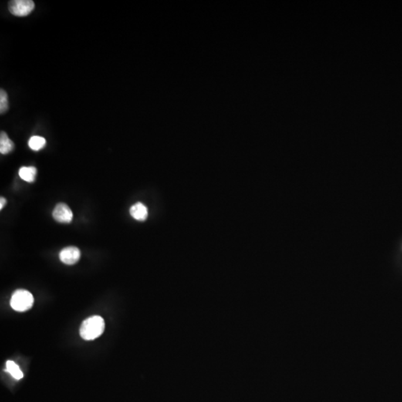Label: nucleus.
<instances>
[{"label": "nucleus", "mask_w": 402, "mask_h": 402, "mask_svg": "<svg viewBox=\"0 0 402 402\" xmlns=\"http://www.w3.org/2000/svg\"><path fill=\"white\" fill-rule=\"evenodd\" d=\"M46 140L42 136H33L30 138L28 146L32 150L38 151L45 147Z\"/></svg>", "instance_id": "9"}, {"label": "nucleus", "mask_w": 402, "mask_h": 402, "mask_svg": "<svg viewBox=\"0 0 402 402\" xmlns=\"http://www.w3.org/2000/svg\"><path fill=\"white\" fill-rule=\"evenodd\" d=\"M35 2L32 0H13L8 2L10 12L17 17H26L35 9Z\"/></svg>", "instance_id": "3"}, {"label": "nucleus", "mask_w": 402, "mask_h": 402, "mask_svg": "<svg viewBox=\"0 0 402 402\" xmlns=\"http://www.w3.org/2000/svg\"><path fill=\"white\" fill-rule=\"evenodd\" d=\"M14 148V144L5 132L1 131L0 135V153L2 154H8Z\"/></svg>", "instance_id": "7"}, {"label": "nucleus", "mask_w": 402, "mask_h": 402, "mask_svg": "<svg viewBox=\"0 0 402 402\" xmlns=\"http://www.w3.org/2000/svg\"><path fill=\"white\" fill-rule=\"evenodd\" d=\"M8 109V100L7 92L3 89L0 90V113H5Z\"/></svg>", "instance_id": "11"}, {"label": "nucleus", "mask_w": 402, "mask_h": 402, "mask_svg": "<svg viewBox=\"0 0 402 402\" xmlns=\"http://www.w3.org/2000/svg\"><path fill=\"white\" fill-rule=\"evenodd\" d=\"M130 214L134 219L144 221L147 219L148 212L147 207L142 203L139 202L132 206L131 208L130 209Z\"/></svg>", "instance_id": "6"}, {"label": "nucleus", "mask_w": 402, "mask_h": 402, "mask_svg": "<svg viewBox=\"0 0 402 402\" xmlns=\"http://www.w3.org/2000/svg\"><path fill=\"white\" fill-rule=\"evenodd\" d=\"M52 216L55 221L61 224H69L73 218V213L69 206L61 203L54 209Z\"/></svg>", "instance_id": "4"}, {"label": "nucleus", "mask_w": 402, "mask_h": 402, "mask_svg": "<svg viewBox=\"0 0 402 402\" xmlns=\"http://www.w3.org/2000/svg\"><path fill=\"white\" fill-rule=\"evenodd\" d=\"M34 302L33 295L29 291L19 289L13 294L10 304L14 311L24 312L29 310L33 306Z\"/></svg>", "instance_id": "2"}, {"label": "nucleus", "mask_w": 402, "mask_h": 402, "mask_svg": "<svg viewBox=\"0 0 402 402\" xmlns=\"http://www.w3.org/2000/svg\"><path fill=\"white\" fill-rule=\"evenodd\" d=\"M105 322L100 316H92L84 321L80 328V335L85 340H92L105 332Z\"/></svg>", "instance_id": "1"}, {"label": "nucleus", "mask_w": 402, "mask_h": 402, "mask_svg": "<svg viewBox=\"0 0 402 402\" xmlns=\"http://www.w3.org/2000/svg\"><path fill=\"white\" fill-rule=\"evenodd\" d=\"M7 200L5 197H1L0 199V210H2L6 204Z\"/></svg>", "instance_id": "12"}, {"label": "nucleus", "mask_w": 402, "mask_h": 402, "mask_svg": "<svg viewBox=\"0 0 402 402\" xmlns=\"http://www.w3.org/2000/svg\"><path fill=\"white\" fill-rule=\"evenodd\" d=\"M6 371L12 376L13 378L20 380L23 377V373L20 369L19 366L11 360H8L6 363Z\"/></svg>", "instance_id": "10"}, {"label": "nucleus", "mask_w": 402, "mask_h": 402, "mask_svg": "<svg viewBox=\"0 0 402 402\" xmlns=\"http://www.w3.org/2000/svg\"><path fill=\"white\" fill-rule=\"evenodd\" d=\"M59 258L65 265H75L80 259V250L76 247H65L60 253Z\"/></svg>", "instance_id": "5"}, {"label": "nucleus", "mask_w": 402, "mask_h": 402, "mask_svg": "<svg viewBox=\"0 0 402 402\" xmlns=\"http://www.w3.org/2000/svg\"><path fill=\"white\" fill-rule=\"evenodd\" d=\"M19 175L24 181L33 183L36 178L37 169L34 166H23L20 169Z\"/></svg>", "instance_id": "8"}]
</instances>
